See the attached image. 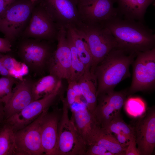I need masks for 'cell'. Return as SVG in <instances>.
<instances>
[{
    "instance_id": "1",
    "label": "cell",
    "mask_w": 155,
    "mask_h": 155,
    "mask_svg": "<svg viewBox=\"0 0 155 155\" xmlns=\"http://www.w3.org/2000/svg\"><path fill=\"white\" fill-rule=\"evenodd\" d=\"M142 22L117 15L102 23L111 31L119 48L137 53L155 48V34Z\"/></svg>"
},
{
    "instance_id": "2",
    "label": "cell",
    "mask_w": 155,
    "mask_h": 155,
    "mask_svg": "<svg viewBox=\"0 0 155 155\" xmlns=\"http://www.w3.org/2000/svg\"><path fill=\"white\" fill-rule=\"evenodd\" d=\"M137 54L117 47L98 64L93 73L97 84V96L114 91L119 83L130 77V67Z\"/></svg>"
},
{
    "instance_id": "3",
    "label": "cell",
    "mask_w": 155,
    "mask_h": 155,
    "mask_svg": "<svg viewBox=\"0 0 155 155\" xmlns=\"http://www.w3.org/2000/svg\"><path fill=\"white\" fill-rule=\"evenodd\" d=\"M86 43L91 54L92 63L90 72L113 49L117 47L116 40L110 30L103 24L82 22L74 28Z\"/></svg>"
},
{
    "instance_id": "4",
    "label": "cell",
    "mask_w": 155,
    "mask_h": 155,
    "mask_svg": "<svg viewBox=\"0 0 155 155\" xmlns=\"http://www.w3.org/2000/svg\"><path fill=\"white\" fill-rule=\"evenodd\" d=\"M61 113L59 123L55 155H85L88 146L69 116V107L61 96Z\"/></svg>"
},
{
    "instance_id": "5",
    "label": "cell",
    "mask_w": 155,
    "mask_h": 155,
    "mask_svg": "<svg viewBox=\"0 0 155 155\" xmlns=\"http://www.w3.org/2000/svg\"><path fill=\"white\" fill-rule=\"evenodd\" d=\"M34 3L16 0L0 15V32L11 42L22 33L30 20Z\"/></svg>"
},
{
    "instance_id": "6",
    "label": "cell",
    "mask_w": 155,
    "mask_h": 155,
    "mask_svg": "<svg viewBox=\"0 0 155 155\" xmlns=\"http://www.w3.org/2000/svg\"><path fill=\"white\" fill-rule=\"evenodd\" d=\"M18 48L19 57L30 71L35 75L42 73L48 68L49 61L55 51L49 41L26 38Z\"/></svg>"
},
{
    "instance_id": "7",
    "label": "cell",
    "mask_w": 155,
    "mask_h": 155,
    "mask_svg": "<svg viewBox=\"0 0 155 155\" xmlns=\"http://www.w3.org/2000/svg\"><path fill=\"white\" fill-rule=\"evenodd\" d=\"M131 83L128 96L153 89L155 84V48L137 54L132 64Z\"/></svg>"
},
{
    "instance_id": "8",
    "label": "cell",
    "mask_w": 155,
    "mask_h": 155,
    "mask_svg": "<svg viewBox=\"0 0 155 155\" xmlns=\"http://www.w3.org/2000/svg\"><path fill=\"white\" fill-rule=\"evenodd\" d=\"M49 109L31 123L15 132L13 155H44L41 140V121L44 113Z\"/></svg>"
},
{
    "instance_id": "9",
    "label": "cell",
    "mask_w": 155,
    "mask_h": 155,
    "mask_svg": "<svg viewBox=\"0 0 155 155\" xmlns=\"http://www.w3.org/2000/svg\"><path fill=\"white\" fill-rule=\"evenodd\" d=\"M59 29L40 3L34 6L29 22L22 34L25 38L52 42L57 40Z\"/></svg>"
},
{
    "instance_id": "10",
    "label": "cell",
    "mask_w": 155,
    "mask_h": 155,
    "mask_svg": "<svg viewBox=\"0 0 155 155\" xmlns=\"http://www.w3.org/2000/svg\"><path fill=\"white\" fill-rule=\"evenodd\" d=\"M62 84L60 81L52 93L33 101L20 111L5 121L14 132L24 128L36 119L44 111L49 109L60 93Z\"/></svg>"
},
{
    "instance_id": "11",
    "label": "cell",
    "mask_w": 155,
    "mask_h": 155,
    "mask_svg": "<svg viewBox=\"0 0 155 155\" xmlns=\"http://www.w3.org/2000/svg\"><path fill=\"white\" fill-rule=\"evenodd\" d=\"M128 89L99 94L93 114L101 128L105 129L114 118L120 115L128 95Z\"/></svg>"
},
{
    "instance_id": "12",
    "label": "cell",
    "mask_w": 155,
    "mask_h": 155,
    "mask_svg": "<svg viewBox=\"0 0 155 155\" xmlns=\"http://www.w3.org/2000/svg\"><path fill=\"white\" fill-rule=\"evenodd\" d=\"M57 40V47L49 61L48 69L50 74L68 81L71 74V55L66 28L64 27L59 28Z\"/></svg>"
},
{
    "instance_id": "13",
    "label": "cell",
    "mask_w": 155,
    "mask_h": 155,
    "mask_svg": "<svg viewBox=\"0 0 155 155\" xmlns=\"http://www.w3.org/2000/svg\"><path fill=\"white\" fill-rule=\"evenodd\" d=\"M40 3L59 27L75 28L82 22L73 0H41Z\"/></svg>"
},
{
    "instance_id": "14",
    "label": "cell",
    "mask_w": 155,
    "mask_h": 155,
    "mask_svg": "<svg viewBox=\"0 0 155 155\" xmlns=\"http://www.w3.org/2000/svg\"><path fill=\"white\" fill-rule=\"evenodd\" d=\"M133 127L135 138L140 155H150L155 147V110L149 108Z\"/></svg>"
},
{
    "instance_id": "15",
    "label": "cell",
    "mask_w": 155,
    "mask_h": 155,
    "mask_svg": "<svg viewBox=\"0 0 155 155\" xmlns=\"http://www.w3.org/2000/svg\"><path fill=\"white\" fill-rule=\"evenodd\" d=\"M71 119L88 146L92 144L101 128L86 104L71 106Z\"/></svg>"
},
{
    "instance_id": "16",
    "label": "cell",
    "mask_w": 155,
    "mask_h": 155,
    "mask_svg": "<svg viewBox=\"0 0 155 155\" xmlns=\"http://www.w3.org/2000/svg\"><path fill=\"white\" fill-rule=\"evenodd\" d=\"M35 81L28 76L20 80L17 82L12 90L9 100L4 105L6 119L20 111L34 101L32 88Z\"/></svg>"
},
{
    "instance_id": "17",
    "label": "cell",
    "mask_w": 155,
    "mask_h": 155,
    "mask_svg": "<svg viewBox=\"0 0 155 155\" xmlns=\"http://www.w3.org/2000/svg\"><path fill=\"white\" fill-rule=\"evenodd\" d=\"M116 0H97L88 5L78 7L82 22L102 24L117 15L113 5Z\"/></svg>"
},
{
    "instance_id": "18",
    "label": "cell",
    "mask_w": 155,
    "mask_h": 155,
    "mask_svg": "<svg viewBox=\"0 0 155 155\" xmlns=\"http://www.w3.org/2000/svg\"><path fill=\"white\" fill-rule=\"evenodd\" d=\"M57 111L44 113L41 121V140L44 155H55L61 115Z\"/></svg>"
},
{
    "instance_id": "19",
    "label": "cell",
    "mask_w": 155,
    "mask_h": 155,
    "mask_svg": "<svg viewBox=\"0 0 155 155\" xmlns=\"http://www.w3.org/2000/svg\"><path fill=\"white\" fill-rule=\"evenodd\" d=\"M154 0H116L117 15L125 19L144 23L148 7Z\"/></svg>"
},
{
    "instance_id": "20",
    "label": "cell",
    "mask_w": 155,
    "mask_h": 155,
    "mask_svg": "<svg viewBox=\"0 0 155 155\" xmlns=\"http://www.w3.org/2000/svg\"><path fill=\"white\" fill-rule=\"evenodd\" d=\"M77 82L80 88L82 95L86 101L87 106L93 114L97 102V84L95 78L91 73H87Z\"/></svg>"
},
{
    "instance_id": "21",
    "label": "cell",
    "mask_w": 155,
    "mask_h": 155,
    "mask_svg": "<svg viewBox=\"0 0 155 155\" xmlns=\"http://www.w3.org/2000/svg\"><path fill=\"white\" fill-rule=\"evenodd\" d=\"M66 28L76 49L80 59L84 65L86 71L90 72L92 58L86 43L74 28L69 27Z\"/></svg>"
},
{
    "instance_id": "22",
    "label": "cell",
    "mask_w": 155,
    "mask_h": 155,
    "mask_svg": "<svg viewBox=\"0 0 155 155\" xmlns=\"http://www.w3.org/2000/svg\"><path fill=\"white\" fill-rule=\"evenodd\" d=\"M61 80L49 74L35 81L32 88L34 100L40 99L53 92Z\"/></svg>"
},
{
    "instance_id": "23",
    "label": "cell",
    "mask_w": 155,
    "mask_h": 155,
    "mask_svg": "<svg viewBox=\"0 0 155 155\" xmlns=\"http://www.w3.org/2000/svg\"><path fill=\"white\" fill-rule=\"evenodd\" d=\"M94 144L104 148L114 155H125L126 149L122 147L112 133L106 129L101 128L92 144Z\"/></svg>"
},
{
    "instance_id": "24",
    "label": "cell",
    "mask_w": 155,
    "mask_h": 155,
    "mask_svg": "<svg viewBox=\"0 0 155 155\" xmlns=\"http://www.w3.org/2000/svg\"><path fill=\"white\" fill-rule=\"evenodd\" d=\"M15 143V132L5 122L0 130V155H13Z\"/></svg>"
},
{
    "instance_id": "25",
    "label": "cell",
    "mask_w": 155,
    "mask_h": 155,
    "mask_svg": "<svg viewBox=\"0 0 155 155\" xmlns=\"http://www.w3.org/2000/svg\"><path fill=\"white\" fill-rule=\"evenodd\" d=\"M67 37L71 55V74L70 80L69 81L77 82L82 76L91 73L86 71L84 65L79 58L76 49L67 31Z\"/></svg>"
},
{
    "instance_id": "26",
    "label": "cell",
    "mask_w": 155,
    "mask_h": 155,
    "mask_svg": "<svg viewBox=\"0 0 155 155\" xmlns=\"http://www.w3.org/2000/svg\"><path fill=\"white\" fill-rule=\"evenodd\" d=\"M127 114L131 117L136 118L142 115L146 110L144 101L138 97H131L126 99L124 105Z\"/></svg>"
},
{
    "instance_id": "27",
    "label": "cell",
    "mask_w": 155,
    "mask_h": 155,
    "mask_svg": "<svg viewBox=\"0 0 155 155\" xmlns=\"http://www.w3.org/2000/svg\"><path fill=\"white\" fill-rule=\"evenodd\" d=\"M104 129L115 135L121 133L131 139L135 137L134 127L125 123L120 115L113 119Z\"/></svg>"
},
{
    "instance_id": "28",
    "label": "cell",
    "mask_w": 155,
    "mask_h": 155,
    "mask_svg": "<svg viewBox=\"0 0 155 155\" xmlns=\"http://www.w3.org/2000/svg\"><path fill=\"white\" fill-rule=\"evenodd\" d=\"M16 82V78L12 76L0 78V102L4 105L10 98L12 92V87Z\"/></svg>"
},
{
    "instance_id": "29",
    "label": "cell",
    "mask_w": 155,
    "mask_h": 155,
    "mask_svg": "<svg viewBox=\"0 0 155 155\" xmlns=\"http://www.w3.org/2000/svg\"><path fill=\"white\" fill-rule=\"evenodd\" d=\"M3 65L8 70L11 76L14 77V76L18 74L16 68L18 62L13 57L8 56H1Z\"/></svg>"
},
{
    "instance_id": "30",
    "label": "cell",
    "mask_w": 155,
    "mask_h": 155,
    "mask_svg": "<svg viewBox=\"0 0 155 155\" xmlns=\"http://www.w3.org/2000/svg\"><path fill=\"white\" fill-rule=\"evenodd\" d=\"M108 151L104 148L96 144H92L88 146L85 155H104Z\"/></svg>"
},
{
    "instance_id": "31",
    "label": "cell",
    "mask_w": 155,
    "mask_h": 155,
    "mask_svg": "<svg viewBox=\"0 0 155 155\" xmlns=\"http://www.w3.org/2000/svg\"><path fill=\"white\" fill-rule=\"evenodd\" d=\"M77 96L71 84L68 83L67 90V96L65 100L69 108L75 103Z\"/></svg>"
},
{
    "instance_id": "32",
    "label": "cell",
    "mask_w": 155,
    "mask_h": 155,
    "mask_svg": "<svg viewBox=\"0 0 155 155\" xmlns=\"http://www.w3.org/2000/svg\"><path fill=\"white\" fill-rule=\"evenodd\" d=\"M125 155H140L137 148L135 137L132 139L125 150Z\"/></svg>"
},
{
    "instance_id": "33",
    "label": "cell",
    "mask_w": 155,
    "mask_h": 155,
    "mask_svg": "<svg viewBox=\"0 0 155 155\" xmlns=\"http://www.w3.org/2000/svg\"><path fill=\"white\" fill-rule=\"evenodd\" d=\"M11 42L8 39L0 37V52L6 53L11 50Z\"/></svg>"
},
{
    "instance_id": "34",
    "label": "cell",
    "mask_w": 155,
    "mask_h": 155,
    "mask_svg": "<svg viewBox=\"0 0 155 155\" xmlns=\"http://www.w3.org/2000/svg\"><path fill=\"white\" fill-rule=\"evenodd\" d=\"M116 139L119 143L123 147L126 149L132 138L131 139L121 133L116 134Z\"/></svg>"
},
{
    "instance_id": "35",
    "label": "cell",
    "mask_w": 155,
    "mask_h": 155,
    "mask_svg": "<svg viewBox=\"0 0 155 155\" xmlns=\"http://www.w3.org/2000/svg\"><path fill=\"white\" fill-rule=\"evenodd\" d=\"M4 106L3 103L0 102V129L5 123L6 120Z\"/></svg>"
},
{
    "instance_id": "36",
    "label": "cell",
    "mask_w": 155,
    "mask_h": 155,
    "mask_svg": "<svg viewBox=\"0 0 155 155\" xmlns=\"http://www.w3.org/2000/svg\"><path fill=\"white\" fill-rule=\"evenodd\" d=\"M97 0H73L77 7L90 5Z\"/></svg>"
},
{
    "instance_id": "37",
    "label": "cell",
    "mask_w": 155,
    "mask_h": 155,
    "mask_svg": "<svg viewBox=\"0 0 155 155\" xmlns=\"http://www.w3.org/2000/svg\"><path fill=\"white\" fill-rule=\"evenodd\" d=\"M0 74L6 77L11 76L10 75L8 70L4 66H3L0 72Z\"/></svg>"
},
{
    "instance_id": "38",
    "label": "cell",
    "mask_w": 155,
    "mask_h": 155,
    "mask_svg": "<svg viewBox=\"0 0 155 155\" xmlns=\"http://www.w3.org/2000/svg\"><path fill=\"white\" fill-rule=\"evenodd\" d=\"M7 6L3 0H0V15L5 9Z\"/></svg>"
},
{
    "instance_id": "39",
    "label": "cell",
    "mask_w": 155,
    "mask_h": 155,
    "mask_svg": "<svg viewBox=\"0 0 155 155\" xmlns=\"http://www.w3.org/2000/svg\"><path fill=\"white\" fill-rule=\"evenodd\" d=\"M7 7L11 5L16 0H3Z\"/></svg>"
},
{
    "instance_id": "40",
    "label": "cell",
    "mask_w": 155,
    "mask_h": 155,
    "mask_svg": "<svg viewBox=\"0 0 155 155\" xmlns=\"http://www.w3.org/2000/svg\"><path fill=\"white\" fill-rule=\"evenodd\" d=\"M3 65L2 60L1 59V56L0 57V65Z\"/></svg>"
},
{
    "instance_id": "41",
    "label": "cell",
    "mask_w": 155,
    "mask_h": 155,
    "mask_svg": "<svg viewBox=\"0 0 155 155\" xmlns=\"http://www.w3.org/2000/svg\"><path fill=\"white\" fill-rule=\"evenodd\" d=\"M3 66V65H0V72L1 71Z\"/></svg>"
},
{
    "instance_id": "42",
    "label": "cell",
    "mask_w": 155,
    "mask_h": 155,
    "mask_svg": "<svg viewBox=\"0 0 155 155\" xmlns=\"http://www.w3.org/2000/svg\"><path fill=\"white\" fill-rule=\"evenodd\" d=\"M30 0L33 2H34L35 1H36L37 0Z\"/></svg>"
}]
</instances>
